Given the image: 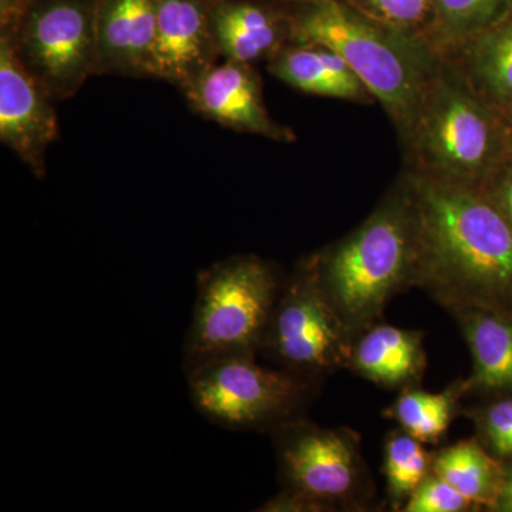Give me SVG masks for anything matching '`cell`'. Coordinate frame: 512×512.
Returning a JSON list of instances; mask_svg holds the SVG:
<instances>
[{
	"instance_id": "9c48e42d",
	"label": "cell",
	"mask_w": 512,
	"mask_h": 512,
	"mask_svg": "<svg viewBox=\"0 0 512 512\" xmlns=\"http://www.w3.org/2000/svg\"><path fill=\"white\" fill-rule=\"evenodd\" d=\"M97 6L99 0H33L18 28L0 32L55 103L97 74Z\"/></svg>"
},
{
	"instance_id": "d6986e66",
	"label": "cell",
	"mask_w": 512,
	"mask_h": 512,
	"mask_svg": "<svg viewBox=\"0 0 512 512\" xmlns=\"http://www.w3.org/2000/svg\"><path fill=\"white\" fill-rule=\"evenodd\" d=\"M431 471L471 501L478 511H493L503 491L505 464L477 437L457 441L434 453Z\"/></svg>"
},
{
	"instance_id": "30bf717a",
	"label": "cell",
	"mask_w": 512,
	"mask_h": 512,
	"mask_svg": "<svg viewBox=\"0 0 512 512\" xmlns=\"http://www.w3.org/2000/svg\"><path fill=\"white\" fill-rule=\"evenodd\" d=\"M57 136L55 101L20 62L10 36L0 33V141L43 178Z\"/></svg>"
},
{
	"instance_id": "8fae6325",
	"label": "cell",
	"mask_w": 512,
	"mask_h": 512,
	"mask_svg": "<svg viewBox=\"0 0 512 512\" xmlns=\"http://www.w3.org/2000/svg\"><path fill=\"white\" fill-rule=\"evenodd\" d=\"M195 113L239 133L292 143L295 134L266 110L261 76L251 63L224 60L181 90Z\"/></svg>"
},
{
	"instance_id": "44dd1931",
	"label": "cell",
	"mask_w": 512,
	"mask_h": 512,
	"mask_svg": "<svg viewBox=\"0 0 512 512\" xmlns=\"http://www.w3.org/2000/svg\"><path fill=\"white\" fill-rule=\"evenodd\" d=\"M512 8V0H436L424 39L440 56L490 28Z\"/></svg>"
},
{
	"instance_id": "5bb4252c",
	"label": "cell",
	"mask_w": 512,
	"mask_h": 512,
	"mask_svg": "<svg viewBox=\"0 0 512 512\" xmlns=\"http://www.w3.org/2000/svg\"><path fill=\"white\" fill-rule=\"evenodd\" d=\"M471 357L473 372L463 380L466 394L512 396V313L474 305H451Z\"/></svg>"
},
{
	"instance_id": "ffe728a7",
	"label": "cell",
	"mask_w": 512,
	"mask_h": 512,
	"mask_svg": "<svg viewBox=\"0 0 512 512\" xmlns=\"http://www.w3.org/2000/svg\"><path fill=\"white\" fill-rule=\"evenodd\" d=\"M463 396H466L463 380L437 393L424 392L417 386L409 387L402 390L384 416L396 421L400 429L421 443L437 444L446 436Z\"/></svg>"
},
{
	"instance_id": "8992f818",
	"label": "cell",
	"mask_w": 512,
	"mask_h": 512,
	"mask_svg": "<svg viewBox=\"0 0 512 512\" xmlns=\"http://www.w3.org/2000/svg\"><path fill=\"white\" fill-rule=\"evenodd\" d=\"M195 409L229 430H266L295 419L319 380L259 365L255 355H224L187 372Z\"/></svg>"
},
{
	"instance_id": "9a60e30c",
	"label": "cell",
	"mask_w": 512,
	"mask_h": 512,
	"mask_svg": "<svg viewBox=\"0 0 512 512\" xmlns=\"http://www.w3.org/2000/svg\"><path fill=\"white\" fill-rule=\"evenodd\" d=\"M212 29L221 59L255 63L272 57L292 43L291 16L245 2L215 0Z\"/></svg>"
},
{
	"instance_id": "603a6c76",
	"label": "cell",
	"mask_w": 512,
	"mask_h": 512,
	"mask_svg": "<svg viewBox=\"0 0 512 512\" xmlns=\"http://www.w3.org/2000/svg\"><path fill=\"white\" fill-rule=\"evenodd\" d=\"M476 426V437L493 456L512 460V396L488 397L487 402L467 410Z\"/></svg>"
},
{
	"instance_id": "3957f363",
	"label": "cell",
	"mask_w": 512,
	"mask_h": 512,
	"mask_svg": "<svg viewBox=\"0 0 512 512\" xmlns=\"http://www.w3.org/2000/svg\"><path fill=\"white\" fill-rule=\"evenodd\" d=\"M305 261L356 335L380 322L416 276V207L407 177L352 234Z\"/></svg>"
},
{
	"instance_id": "7a4b0ae2",
	"label": "cell",
	"mask_w": 512,
	"mask_h": 512,
	"mask_svg": "<svg viewBox=\"0 0 512 512\" xmlns=\"http://www.w3.org/2000/svg\"><path fill=\"white\" fill-rule=\"evenodd\" d=\"M292 43L338 53L382 104L406 144L440 56L424 36L369 18L346 0H313L291 16Z\"/></svg>"
},
{
	"instance_id": "277c9868",
	"label": "cell",
	"mask_w": 512,
	"mask_h": 512,
	"mask_svg": "<svg viewBox=\"0 0 512 512\" xmlns=\"http://www.w3.org/2000/svg\"><path fill=\"white\" fill-rule=\"evenodd\" d=\"M404 146L410 173L477 190L512 156L503 111L478 96L444 57Z\"/></svg>"
},
{
	"instance_id": "f1b7e54d",
	"label": "cell",
	"mask_w": 512,
	"mask_h": 512,
	"mask_svg": "<svg viewBox=\"0 0 512 512\" xmlns=\"http://www.w3.org/2000/svg\"><path fill=\"white\" fill-rule=\"evenodd\" d=\"M505 117H507L508 130H510V138H511V146H512V110L505 113Z\"/></svg>"
},
{
	"instance_id": "2e32d148",
	"label": "cell",
	"mask_w": 512,
	"mask_h": 512,
	"mask_svg": "<svg viewBox=\"0 0 512 512\" xmlns=\"http://www.w3.org/2000/svg\"><path fill=\"white\" fill-rule=\"evenodd\" d=\"M423 336L380 320L356 336L348 369L387 389L416 387L427 366Z\"/></svg>"
},
{
	"instance_id": "5b68a950",
	"label": "cell",
	"mask_w": 512,
	"mask_h": 512,
	"mask_svg": "<svg viewBox=\"0 0 512 512\" xmlns=\"http://www.w3.org/2000/svg\"><path fill=\"white\" fill-rule=\"evenodd\" d=\"M284 282L256 255L222 259L198 278L184 369L224 355L261 352Z\"/></svg>"
},
{
	"instance_id": "4fadbf2b",
	"label": "cell",
	"mask_w": 512,
	"mask_h": 512,
	"mask_svg": "<svg viewBox=\"0 0 512 512\" xmlns=\"http://www.w3.org/2000/svg\"><path fill=\"white\" fill-rule=\"evenodd\" d=\"M157 0H99L97 74L154 77Z\"/></svg>"
},
{
	"instance_id": "52a82bcc",
	"label": "cell",
	"mask_w": 512,
	"mask_h": 512,
	"mask_svg": "<svg viewBox=\"0 0 512 512\" xmlns=\"http://www.w3.org/2000/svg\"><path fill=\"white\" fill-rule=\"evenodd\" d=\"M271 436L285 490L311 501L319 512L367 507L373 484L355 431L295 417Z\"/></svg>"
},
{
	"instance_id": "f546056e",
	"label": "cell",
	"mask_w": 512,
	"mask_h": 512,
	"mask_svg": "<svg viewBox=\"0 0 512 512\" xmlns=\"http://www.w3.org/2000/svg\"><path fill=\"white\" fill-rule=\"evenodd\" d=\"M284 2H299V3H309V2H313V0H284Z\"/></svg>"
},
{
	"instance_id": "6da1fadb",
	"label": "cell",
	"mask_w": 512,
	"mask_h": 512,
	"mask_svg": "<svg viewBox=\"0 0 512 512\" xmlns=\"http://www.w3.org/2000/svg\"><path fill=\"white\" fill-rule=\"evenodd\" d=\"M417 218L414 286L443 308L512 313V227L477 188L406 175Z\"/></svg>"
},
{
	"instance_id": "4316f807",
	"label": "cell",
	"mask_w": 512,
	"mask_h": 512,
	"mask_svg": "<svg viewBox=\"0 0 512 512\" xmlns=\"http://www.w3.org/2000/svg\"><path fill=\"white\" fill-rule=\"evenodd\" d=\"M33 0H0V32H13Z\"/></svg>"
},
{
	"instance_id": "ba28073f",
	"label": "cell",
	"mask_w": 512,
	"mask_h": 512,
	"mask_svg": "<svg viewBox=\"0 0 512 512\" xmlns=\"http://www.w3.org/2000/svg\"><path fill=\"white\" fill-rule=\"evenodd\" d=\"M356 336L302 261L282 284L261 352L281 369L320 380L348 369Z\"/></svg>"
},
{
	"instance_id": "83f0119b",
	"label": "cell",
	"mask_w": 512,
	"mask_h": 512,
	"mask_svg": "<svg viewBox=\"0 0 512 512\" xmlns=\"http://www.w3.org/2000/svg\"><path fill=\"white\" fill-rule=\"evenodd\" d=\"M505 477L503 491L494 512H512V460L504 461Z\"/></svg>"
},
{
	"instance_id": "484cf974",
	"label": "cell",
	"mask_w": 512,
	"mask_h": 512,
	"mask_svg": "<svg viewBox=\"0 0 512 512\" xmlns=\"http://www.w3.org/2000/svg\"><path fill=\"white\" fill-rule=\"evenodd\" d=\"M481 191L512 227V156L491 175Z\"/></svg>"
},
{
	"instance_id": "d4e9b609",
	"label": "cell",
	"mask_w": 512,
	"mask_h": 512,
	"mask_svg": "<svg viewBox=\"0 0 512 512\" xmlns=\"http://www.w3.org/2000/svg\"><path fill=\"white\" fill-rule=\"evenodd\" d=\"M404 512H468L478 511L476 505L458 493L433 471L421 481L403 507Z\"/></svg>"
},
{
	"instance_id": "ac0fdd59",
	"label": "cell",
	"mask_w": 512,
	"mask_h": 512,
	"mask_svg": "<svg viewBox=\"0 0 512 512\" xmlns=\"http://www.w3.org/2000/svg\"><path fill=\"white\" fill-rule=\"evenodd\" d=\"M268 67L279 80L303 93L360 103L375 99L349 64L328 47L288 43Z\"/></svg>"
},
{
	"instance_id": "7c38bea8",
	"label": "cell",
	"mask_w": 512,
	"mask_h": 512,
	"mask_svg": "<svg viewBox=\"0 0 512 512\" xmlns=\"http://www.w3.org/2000/svg\"><path fill=\"white\" fill-rule=\"evenodd\" d=\"M215 0H157L154 77L183 90L221 59L212 29Z\"/></svg>"
},
{
	"instance_id": "7402d4cb",
	"label": "cell",
	"mask_w": 512,
	"mask_h": 512,
	"mask_svg": "<svg viewBox=\"0 0 512 512\" xmlns=\"http://www.w3.org/2000/svg\"><path fill=\"white\" fill-rule=\"evenodd\" d=\"M433 458L434 453H429L421 441L400 427L387 434L384 439L383 473L393 511H403L410 495L431 473Z\"/></svg>"
},
{
	"instance_id": "e0dca14e",
	"label": "cell",
	"mask_w": 512,
	"mask_h": 512,
	"mask_svg": "<svg viewBox=\"0 0 512 512\" xmlns=\"http://www.w3.org/2000/svg\"><path fill=\"white\" fill-rule=\"evenodd\" d=\"M444 59L491 106L512 110V8Z\"/></svg>"
},
{
	"instance_id": "cb8c5ba5",
	"label": "cell",
	"mask_w": 512,
	"mask_h": 512,
	"mask_svg": "<svg viewBox=\"0 0 512 512\" xmlns=\"http://www.w3.org/2000/svg\"><path fill=\"white\" fill-rule=\"evenodd\" d=\"M369 18L404 32L424 35L436 0H346Z\"/></svg>"
}]
</instances>
